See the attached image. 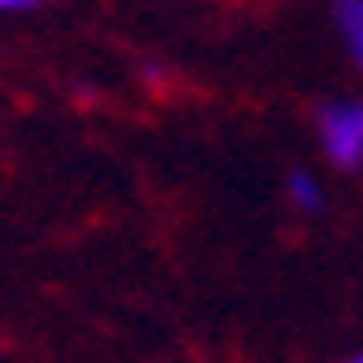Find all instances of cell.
<instances>
[{
  "label": "cell",
  "instance_id": "cell-1",
  "mask_svg": "<svg viewBox=\"0 0 363 363\" xmlns=\"http://www.w3.org/2000/svg\"><path fill=\"white\" fill-rule=\"evenodd\" d=\"M320 140L335 165H363V102H330L320 112Z\"/></svg>",
  "mask_w": 363,
  "mask_h": 363
},
{
  "label": "cell",
  "instance_id": "cell-2",
  "mask_svg": "<svg viewBox=\"0 0 363 363\" xmlns=\"http://www.w3.org/2000/svg\"><path fill=\"white\" fill-rule=\"evenodd\" d=\"M335 15H339V29H344V39H349V54L359 58V68H363V0H344Z\"/></svg>",
  "mask_w": 363,
  "mask_h": 363
},
{
  "label": "cell",
  "instance_id": "cell-3",
  "mask_svg": "<svg viewBox=\"0 0 363 363\" xmlns=\"http://www.w3.org/2000/svg\"><path fill=\"white\" fill-rule=\"evenodd\" d=\"M286 194L296 199V208H306V213H315V208H325V189L310 179L306 169H296L291 179H286Z\"/></svg>",
  "mask_w": 363,
  "mask_h": 363
},
{
  "label": "cell",
  "instance_id": "cell-4",
  "mask_svg": "<svg viewBox=\"0 0 363 363\" xmlns=\"http://www.w3.org/2000/svg\"><path fill=\"white\" fill-rule=\"evenodd\" d=\"M349 363H363V354H359V359H349Z\"/></svg>",
  "mask_w": 363,
  "mask_h": 363
}]
</instances>
